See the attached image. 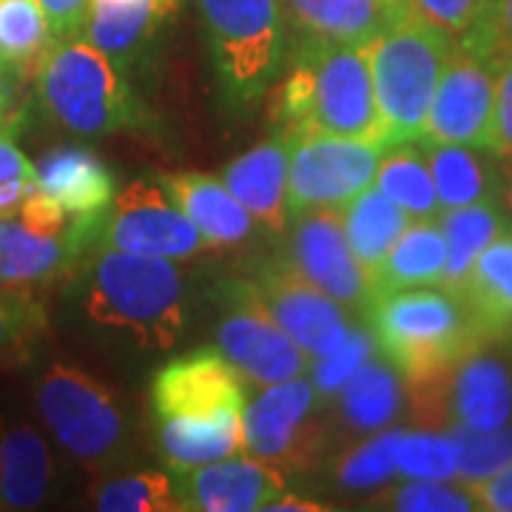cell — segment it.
I'll list each match as a JSON object with an SVG mask.
<instances>
[{
  "label": "cell",
  "instance_id": "cell-36",
  "mask_svg": "<svg viewBox=\"0 0 512 512\" xmlns=\"http://www.w3.org/2000/svg\"><path fill=\"white\" fill-rule=\"evenodd\" d=\"M396 476L421 481L456 478V447L447 433L404 430L396 444Z\"/></svg>",
  "mask_w": 512,
  "mask_h": 512
},
{
  "label": "cell",
  "instance_id": "cell-32",
  "mask_svg": "<svg viewBox=\"0 0 512 512\" xmlns=\"http://www.w3.org/2000/svg\"><path fill=\"white\" fill-rule=\"evenodd\" d=\"M55 46L35 0H0V69L9 77H35Z\"/></svg>",
  "mask_w": 512,
  "mask_h": 512
},
{
  "label": "cell",
  "instance_id": "cell-31",
  "mask_svg": "<svg viewBox=\"0 0 512 512\" xmlns=\"http://www.w3.org/2000/svg\"><path fill=\"white\" fill-rule=\"evenodd\" d=\"M373 183L384 197L396 202L410 220H436L441 214L427 151L419 140L384 148Z\"/></svg>",
  "mask_w": 512,
  "mask_h": 512
},
{
  "label": "cell",
  "instance_id": "cell-46",
  "mask_svg": "<svg viewBox=\"0 0 512 512\" xmlns=\"http://www.w3.org/2000/svg\"><path fill=\"white\" fill-rule=\"evenodd\" d=\"M15 111H12V94H9V74L0 69V137H12L15 131Z\"/></svg>",
  "mask_w": 512,
  "mask_h": 512
},
{
  "label": "cell",
  "instance_id": "cell-29",
  "mask_svg": "<svg viewBox=\"0 0 512 512\" xmlns=\"http://www.w3.org/2000/svg\"><path fill=\"white\" fill-rule=\"evenodd\" d=\"M336 396H339V419L353 433L382 430L393 419H399L404 407L399 370L373 356L350 376Z\"/></svg>",
  "mask_w": 512,
  "mask_h": 512
},
{
  "label": "cell",
  "instance_id": "cell-21",
  "mask_svg": "<svg viewBox=\"0 0 512 512\" xmlns=\"http://www.w3.org/2000/svg\"><path fill=\"white\" fill-rule=\"evenodd\" d=\"M177 12V0H92L83 37L123 72Z\"/></svg>",
  "mask_w": 512,
  "mask_h": 512
},
{
  "label": "cell",
  "instance_id": "cell-6",
  "mask_svg": "<svg viewBox=\"0 0 512 512\" xmlns=\"http://www.w3.org/2000/svg\"><path fill=\"white\" fill-rule=\"evenodd\" d=\"M453 46V37L416 18L410 9L367 43L365 55L379 114V143L384 148L419 140L441 69Z\"/></svg>",
  "mask_w": 512,
  "mask_h": 512
},
{
  "label": "cell",
  "instance_id": "cell-12",
  "mask_svg": "<svg viewBox=\"0 0 512 512\" xmlns=\"http://www.w3.org/2000/svg\"><path fill=\"white\" fill-rule=\"evenodd\" d=\"M316 399L311 379H288V382L268 384L262 396L245 404L242 410V436L245 453L279 464L282 470H308L322 456L325 433L311 416Z\"/></svg>",
  "mask_w": 512,
  "mask_h": 512
},
{
  "label": "cell",
  "instance_id": "cell-1",
  "mask_svg": "<svg viewBox=\"0 0 512 512\" xmlns=\"http://www.w3.org/2000/svg\"><path fill=\"white\" fill-rule=\"evenodd\" d=\"M245 387L220 350L180 356L154 376L151 404L160 421V450L171 473L245 453Z\"/></svg>",
  "mask_w": 512,
  "mask_h": 512
},
{
  "label": "cell",
  "instance_id": "cell-26",
  "mask_svg": "<svg viewBox=\"0 0 512 512\" xmlns=\"http://www.w3.org/2000/svg\"><path fill=\"white\" fill-rule=\"evenodd\" d=\"M447 265V242L441 234L439 220H410L402 237L393 242L376 274L370 276L373 296L421 288V285H441ZM370 296V299H373Z\"/></svg>",
  "mask_w": 512,
  "mask_h": 512
},
{
  "label": "cell",
  "instance_id": "cell-23",
  "mask_svg": "<svg viewBox=\"0 0 512 512\" xmlns=\"http://www.w3.org/2000/svg\"><path fill=\"white\" fill-rule=\"evenodd\" d=\"M77 248L63 234H43L20 217H0V288L32 291L77 265Z\"/></svg>",
  "mask_w": 512,
  "mask_h": 512
},
{
  "label": "cell",
  "instance_id": "cell-15",
  "mask_svg": "<svg viewBox=\"0 0 512 512\" xmlns=\"http://www.w3.org/2000/svg\"><path fill=\"white\" fill-rule=\"evenodd\" d=\"M248 279L276 325L305 350L311 362L328 356L330 350H336L348 339V313L328 293H322L299 274L288 262V256L259 262Z\"/></svg>",
  "mask_w": 512,
  "mask_h": 512
},
{
  "label": "cell",
  "instance_id": "cell-40",
  "mask_svg": "<svg viewBox=\"0 0 512 512\" xmlns=\"http://www.w3.org/2000/svg\"><path fill=\"white\" fill-rule=\"evenodd\" d=\"M458 43L493 63L512 57V0H487L476 26Z\"/></svg>",
  "mask_w": 512,
  "mask_h": 512
},
{
  "label": "cell",
  "instance_id": "cell-9",
  "mask_svg": "<svg viewBox=\"0 0 512 512\" xmlns=\"http://www.w3.org/2000/svg\"><path fill=\"white\" fill-rule=\"evenodd\" d=\"M481 342L456 365L413 387L416 419L430 427L495 430L512 421V356Z\"/></svg>",
  "mask_w": 512,
  "mask_h": 512
},
{
  "label": "cell",
  "instance_id": "cell-35",
  "mask_svg": "<svg viewBox=\"0 0 512 512\" xmlns=\"http://www.w3.org/2000/svg\"><path fill=\"white\" fill-rule=\"evenodd\" d=\"M43 325L46 316L32 299V291L0 288V367L26 362Z\"/></svg>",
  "mask_w": 512,
  "mask_h": 512
},
{
  "label": "cell",
  "instance_id": "cell-27",
  "mask_svg": "<svg viewBox=\"0 0 512 512\" xmlns=\"http://www.w3.org/2000/svg\"><path fill=\"white\" fill-rule=\"evenodd\" d=\"M441 211L481 200H501V168L493 151L458 143L424 146Z\"/></svg>",
  "mask_w": 512,
  "mask_h": 512
},
{
  "label": "cell",
  "instance_id": "cell-13",
  "mask_svg": "<svg viewBox=\"0 0 512 512\" xmlns=\"http://www.w3.org/2000/svg\"><path fill=\"white\" fill-rule=\"evenodd\" d=\"M495 74L498 63L461 46L456 40L453 52L441 69L439 86L427 111L421 131V146L458 143L490 151L495 109Z\"/></svg>",
  "mask_w": 512,
  "mask_h": 512
},
{
  "label": "cell",
  "instance_id": "cell-45",
  "mask_svg": "<svg viewBox=\"0 0 512 512\" xmlns=\"http://www.w3.org/2000/svg\"><path fill=\"white\" fill-rule=\"evenodd\" d=\"M268 512H328L325 504H316L311 498H296V495H276L274 501L265 507Z\"/></svg>",
  "mask_w": 512,
  "mask_h": 512
},
{
  "label": "cell",
  "instance_id": "cell-30",
  "mask_svg": "<svg viewBox=\"0 0 512 512\" xmlns=\"http://www.w3.org/2000/svg\"><path fill=\"white\" fill-rule=\"evenodd\" d=\"M410 217L390 197H384L379 188H365L359 197L342 208V228L350 251L359 259L367 276L376 274L393 242L402 237Z\"/></svg>",
  "mask_w": 512,
  "mask_h": 512
},
{
  "label": "cell",
  "instance_id": "cell-44",
  "mask_svg": "<svg viewBox=\"0 0 512 512\" xmlns=\"http://www.w3.org/2000/svg\"><path fill=\"white\" fill-rule=\"evenodd\" d=\"M464 487L476 498L478 510L512 512V461L507 467H501L495 476L464 484Z\"/></svg>",
  "mask_w": 512,
  "mask_h": 512
},
{
  "label": "cell",
  "instance_id": "cell-39",
  "mask_svg": "<svg viewBox=\"0 0 512 512\" xmlns=\"http://www.w3.org/2000/svg\"><path fill=\"white\" fill-rule=\"evenodd\" d=\"M373 353H376V339L370 328H350L348 339L339 348L330 350L328 356L313 359L311 384L319 404H328Z\"/></svg>",
  "mask_w": 512,
  "mask_h": 512
},
{
  "label": "cell",
  "instance_id": "cell-28",
  "mask_svg": "<svg viewBox=\"0 0 512 512\" xmlns=\"http://www.w3.org/2000/svg\"><path fill=\"white\" fill-rule=\"evenodd\" d=\"M436 220H439L441 234L447 242V265H444V276H441V288L453 293L461 291L476 256L498 234L512 228L510 211L504 208V202L498 197L473 202V205H461V208H447Z\"/></svg>",
  "mask_w": 512,
  "mask_h": 512
},
{
  "label": "cell",
  "instance_id": "cell-17",
  "mask_svg": "<svg viewBox=\"0 0 512 512\" xmlns=\"http://www.w3.org/2000/svg\"><path fill=\"white\" fill-rule=\"evenodd\" d=\"M288 262L311 285L328 293L333 302L350 311H365L370 302V276L350 251L342 211H311L296 217L291 231Z\"/></svg>",
  "mask_w": 512,
  "mask_h": 512
},
{
  "label": "cell",
  "instance_id": "cell-18",
  "mask_svg": "<svg viewBox=\"0 0 512 512\" xmlns=\"http://www.w3.org/2000/svg\"><path fill=\"white\" fill-rule=\"evenodd\" d=\"M174 476V487L185 510H265L276 495L285 493V470L256 456L222 458Z\"/></svg>",
  "mask_w": 512,
  "mask_h": 512
},
{
  "label": "cell",
  "instance_id": "cell-42",
  "mask_svg": "<svg viewBox=\"0 0 512 512\" xmlns=\"http://www.w3.org/2000/svg\"><path fill=\"white\" fill-rule=\"evenodd\" d=\"M490 151L498 160L501 157H512V57L498 60Z\"/></svg>",
  "mask_w": 512,
  "mask_h": 512
},
{
  "label": "cell",
  "instance_id": "cell-24",
  "mask_svg": "<svg viewBox=\"0 0 512 512\" xmlns=\"http://www.w3.org/2000/svg\"><path fill=\"white\" fill-rule=\"evenodd\" d=\"M458 296L476 322L481 339H512V228H507L476 256Z\"/></svg>",
  "mask_w": 512,
  "mask_h": 512
},
{
  "label": "cell",
  "instance_id": "cell-20",
  "mask_svg": "<svg viewBox=\"0 0 512 512\" xmlns=\"http://www.w3.org/2000/svg\"><path fill=\"white\" fill-rule=\"evenodd\" d=\"M160 185L183 208L185 217L197 225L208 251L242 245L256 231L254 217L242 208V202L225 188L220 177L194 171L163 174Z\"/></svg>",
  "mask_w": 512,
  "mask_h": 512
},
{
  "label": "cell",
  "instance_id": "cell-25",
  "mask_svg": "<svg viewBox=\"0 0 512 512\" xmlns=\"http://www.w3.org/2000/svg\"><path fill=\"white\" fill-rule=\"evenodd\" d=\"M55 481L52 453L29 424L0 433V510H35Z\"/></svg>",
  "mask_w": 512,
  "mask_h": 512
},
{
  "label": "cell",
  "instance_id": "cell-11",
  "mask_svg": "<svg viewBox=\"0 0 512 512\" xmlns=\"http://www.w3.org/2000/svg\"><path fill=\"white\" fill-rule=\"evenodd\" d=\"M382 154L384 146L367 140L330 134H291V220L311 211H342L353 197H359L373 185Z\"/></svg>",
  "mask_w": 512,
  "mask_h": 512
},
{
  "label": "cell",
  "instance_id": "cell-14",
  "mask_svg": "<svg viewBox=\"0 0 512 512\" xmlns=\"http://www.w3.org/2000/svg\"><path fill=\"white\" fill-rule=\"evenodd\" d=\"M100 248L163 259H188L208 251L183 208L168 197L163 185L148 180H134L111 200L97 251Z\"/></svg>",
  "mask_w": 512,
  "mask_h": 512
},
{
  "label": "cell",
  "instance_id": "cell-43",
  "mask_svg": "<svg viewBox=\"0 0 512 512\" xmlns=\"http://www.w3.org/2000/svg\"><path fill=\"white\" fill-rule=\"evenodd\" d=\"M49 23V32L55 40H69L80 37L89 20L92 0H35Z\"/></svg>",
  "mask_w": 512,
  "mask_h": 512
},
{
  "label": "cell",
  "instance_id": "cell-47",
  "mask_svg": "<svg viewBox=\"0 0 512 512\" xmlns=\"http://www.w3.org/2000/svg\"><path fill=\"white\" fill-rule=\"evenodd\" d=\"M501 202L512 217V157H501Z\"/></svg>",
  "mask_w": 512,
  "mask_h": 512
},
{
  "label": "cell",
  "instance_id": "cell-10",
  "mask_svg": "<svg viewBox=\"0 0 512 512\" xmlns=\"http://www.w3.org/2000/svg\"><path fill=\"white\" fill-rule=\"evenodd\" d=\"M220 308L217 350L234 365L242 382L268 387L305 376L311 359L276 325L274 316L259 302L248 276L222 282Z\"/></svg>",
  "mask_w": 512,
  "mask_h": 512
},
{
  "label": "cell",
  "instance_id": "cell-8",
  "mask_svg": "<svg viewBox=\"0 0 512 512\" xmlns=\"http://www.w3.org/2000/svg\"><path fill=\"white\" fill-rule=\"evenodd\" d=\"M37 407L55 439L89 470H106L123 458L126 419L109 387L89 373L49 367L37 384Z\"/></svg>",
  "mask_w": 512,
  "mask_h": 512
},
{
  "label": "cell",
  "instance_id": "cell-37",
  "mask_svg": "<svg viewBox=\"0 0 512 512\" xmlns=\"http://www.w3.org/2000/svg\"><path fill=\"white\" fill-rule=\"evenodd\" d=\"M404 430H384L365 444L353 447L348 456L336 464V481L348 490H370L376 484H387L396 476V444Z\"/></svg>",
  "mask_w": 512,
  "mask_h": 512
},
{
  "label": "cell",
  "instance_id": "cell-2",
  "mask_svg": "<svg viewBox=\"0 0 512 512\" xmlns=\"http://www.w3.org/2000/svg\"><path fill=\"white\" fill-rule=\"evenodd\" d=\"M271 120L288 134H330L379 143V114L365 46L296 37L291 66L271 100Z\"/></svg>",
  "mask_w": 512,
  "mask_h": 512
},
{
  "label": "cell",
  "instance_id": "cell-4",
  "mask_svg": "<svg viewBox=\"0 0 512 512\" xmlns=\"http://www.w3.org/2000/svg\"><path fill=\"white\" fill-rule=\"evenodd\" d=\"M35 86L46 114L72 134L106 137L148 126L146 106L123 69L83 35L55 40L37 69Z\"/></svg>",
  "mask_w": 512,
  "mask_h": 512
},
{
  "label": "cell",
  "instance_id": "cell-5",
  "mask_svg": "<svg viewBox=\"0 0 512 512\" xmlns=\"http://www.w3.org/2000/svg\"><path fill=\"white\" fill-rule=\"evenodd\" d=\"M86 313L140 348L168 350L183 333V279L174 259L100 248L89 268Z\"/></svg>",
  "mask_w": 512,
  "mask_h": 512
},
{
  "label": "cell",
  "instance_id": "cell-7",
  "mask_svg": "<svg viewBox=\"0 0 512 512\" xmlns=\"http://www.w3.org/2000/svg\"><path fill=\"white\" fill-rule=\"evenodd\" d=\"M197 9L222 97L237 109L254 106L288 60L282 0H197Z\"/></svg>",
  "mask_w": 512,
  "mask_h": 512
},
{
  "label": "cell",
  "instance_id": "cell-38",
  "mask_svg": "<svg viewBox=\"0 0 512 512\" xmlns=\"http://www.w3.org/2000/svg\"><path fill=\"white\" fill-rule=\"evenodd\" d=\"M379 510H402V512H470L478 510L476 498L470 490L450 487L444 481H421L410 478L404 484H393L384 493L376 495Z\"/></svg>",
  "mask_w": 512,
  "mask_h": 512
},
{
  "label": "cell",
  "instance_id": "cell-33",
  "mask_svg": "<svg viewBox=\"0 0 512 512\" xmlns=\"http://www.w3.org/2000/svg\"><path fill=\"white\" fill-rule=\"evenodd\" d=\"M97 510L103 512H180L185 510L174 478L165 473L109 478L92 493Z\"/></svg>",
  "mask_w": 512,
  "mask_h": 512
},
{
  "label": "cell",
  "instance_id": "cell-16",
  "mask_svg": "<svg viewBox=\"0 0 512 512\" xmlns=\"http://www.w3.org/2000/svg\"><path fill=\"white\" fill-rule=\"evenodd\" d=\"M35 188L66 220V237L77 254L100 245L103 220L114 200V180L103 160L89 148L57 146L35 165Z\"/></svg>",
  "mask_w": 512,
  "mask_h": 512
},
{
  "label": "cell",
  "instance_id": "cell-34",
  "mask_svg": "<svg viewBox=\"0 0 512 512\" xmlns=\"http://www.w3.org/2000/svg\"><path fill=\"white\" fill-rule=\"evenodd\" d=\"M456 447V478L461 484H473L495 476L512 461V424L495 430L473 427H447L444 430Z\"/></svg>",
  "mask_w": 512,
  "mask_h": 512
},
{
  "label": "cell",
  "instance_id": "cell-41",
  "mask_svg": "<svg viewBox=\"0 0 512 512\" xmlns=\"http://www.w3.org/2000/svg\"><path fill=\"white\" fill-rule=\"evenodd\" d=\"M402 3L416 18L433 23L453 40L467 35L487 6V0H402Z\"/></svg>",
  "mask_w": 512,
  "mask_h": 512
},
{
  "label": "cell",
  "instance_id": "cell-3",
  "mask_svg": "<svg viewBox=\"0 0 512 512\" xmlns=\"http://www.w3.org/2000/svg\"><path fill=\"white\" fill-rule=\"evenodd\" d=\"M362 313L376 348L410 384L439 376L464 353L487 342L464 299L441 285L373 296Z\"/></svg>",
  "mask_w": 512,
  "mask_h": 512
},
{
  "label": "cell",
  "instance_id": "cell-22",
  "mask_svg": "<svg viewBox=\"0 0 512 512\" xmlns=\"http://www.w3.org/2000/svg\"><path fill=\"white\" fill-rule=\"evenodd\" d=\"M282 9L299 35L348 46H367L407 12L402 0H282Z\"/></svg>",
  "mask_w": 512,
  "mask_h": 512
},
{
  "label": "cell",
  "instance_id": "cell-19",
  "mask_svg": "<svg viewBox=\"0 0 512 512\" xmlns=\"http://www.w3.org/2000/svg\"><path fill=\"white\" fill-rule=\"evenodd\" d=\"M288 163H291V134L279 131L271 140L239 154L225 165L220 180L242 202L259 228L282 237L288 231Z\"/></svg>",
  "mask_w": 512,
  "mask_h": 512
}]
</instances>
